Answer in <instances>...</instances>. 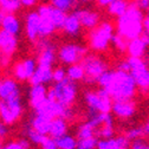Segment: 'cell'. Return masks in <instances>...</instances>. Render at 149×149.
<instances>
[{"instance_id": "obj_15", "label": "cell", "mask_w": 149, "mask_h": 149, "mask_svg": "<svg viewBox=\"0 0 149 149\" xmlns=\"http://www.w3.org/2000/svg\"><path fill=\"white\" fill-rule=\"evenodd\" d=\"M147 44L142 39V37H137L135 39L129 40L127 52L129 54V57H137V58H143V56L147 52Z\"/></svg>"}, {"instance_id": "obj_30", "label": "cell", "mask_w": 149, "mask_h": 149, "mask_svg": "<svg viewBox=\"0 0 149 149\" xmlns=\"http://www.w3.org/2000/svg\"><path fill=\"white\" fill-rule=\"evenodd\" d=\"M20 1H22V5H23V6L31 7V6H33V5L36 4L37 0H20Z\"/></svg>"}, {"instance_id": "obj_35", "label": "cell", "mask_w": 149, "mask_h": 149, "mask_svg": "<svg viewBox=\"0 0 149 149\" xmlns=\"http://www.w3.org/2000/svg\"><path fill=\"white\" fill-rule=\"evenodd\" d=\"M147 149H149V144H148V147H147Z\"/></svg>"}, {"instance_id": "obj_22", "label": "cell", "mask_w": 149, "mask_h": 149, "mask_svg": "<svg viewBox=\"0 0 149 149\" xmlns=\"http://www.w3.org/2000/svg\"><path fill=\"white\" fill-rule=\"evenodd\" d=\"M20 5V0H0V10H3L5 13H12L17 11Z\"/></svg>"}, {"instance_id": "obj_16", "label": "cell", "mask_w": 149, "mask_h": 149, "mask_svg": "<svg viewBox=\"0 0 149 149\" xmlns=\"http://www.w3.org/2000/svg\"><path fill=\"white\" fill-rule=\"evenodd\" d=\"M66 129H68V125L65 123V118L63 116H57V117L52 118L50 132H49L47 135L56 140L58 137H62V136L66 135Z\"/></svg>"}, {"instance_id": "obj_18", "label": "cell", "mask_w": 149, "mask_h": 149, "mask_svg": "<svg viewBox=\"0 0 149 149\" xmlns=\"http://www.w3.org/2000/svg\"><path fill=\"white\" fill-rule=\"evenodd\" d=\"M1 27H3V30H5L6 32H8L13 36H17L20 31L19 20H18L12 13H7L4 17L3 23H1Z\"/></svg>"}, {"instance_id": "obj_20", "label": "cell", "mask_w": 149, "mask_h": 149, "mask_svg": "<svg viewBox=\"0 0 149 149\" xmlns=\"http://www.w3.org/2000/svg\"><path fill=\"white\" fill-rule=\"evenodd\" d=\"M56 143H57L58 149H76L77 147V141L71 135H64L62 137L56 139Z\"/></svg>"}, {"instance_id": "obj_28", "label": "cell", "mask_w": 149, "mask_h": 149, "mask_svg": "<svg viewBox=\"0 0 149 149\" xmlns=\"http://www.w3.org/2000/svg\"><path fill=\"white\" fill-rule=\"evenodd\" d=\"M3 149H25V147L20 142H10L3 147Z\"/></svg>"}, {"instance_id": "obj_9", "label": "cell", "mask_w": 149, "mask_h": 149, "mask_svg": "<svg viewBox=\"0 0 149 149\" xmlns=\"http://www.w3.org/2000/svg\"><path fill=\"white\" fill-rule=\"evenodd\" d=\"M76 13V15L78 17V19L82 24L83 27L85 29H89V30H92L97 27L100 24H101V17H100V13L98 12H95V11H91V10H74L73 11Z\"/></svg>"}, {"instance_id": "obj_25", "label": "cell", "mask_w": 149, "mask_h": 149, "mask_svg": "<svg viewBox=\"0 0 149 149\" xmlns=\"http://www.w3.org/2000/svg\"><path fill=\"white\" fill-rule=\"evenodd\" d=\"M129 141H134V140H137V139H141L143 137V128L142 127H134V128H130L128 132L125 133L124 135Z\"/></svg>"}, {"instance_id": "obj_19", "label": "cell", "mask_w": 149, "mask_h": 149, "mask_svg": "<svg viewBox=\"0 0 149 149\" xmlns=\"http://www.w3.org/2000/svg\"><path fill=\"white\" fill-rule=\"evenodd\" d=\"M79 0H51L52 6L58 8L65 13L72 11L74 7H77Z\"/></svg>"}, {"instance_id": "obj_6", "label": "cell", "mask_w": 149, "mask_h": 149, "mask_svg": "<svg viewBox=\"0 0 149 149\" xmlns=\"http://www.w3.org/2000/svg\"><path fill=\"white\" fill-rule=\"evenodd\" d=\"M129 73L134 77L137 89L148 92L149 91V65L143 58L128 57Z\"/></svg>"}, {"instance_id": "obj_8", "label": "cell", "mask_w": 149, "mask_h": 149, "mask_svg": "<svg viewBox=\"0 0 149 149\" xmlns=\"http://www.w3.org/2000/svg\"><path fill=\"white\" fill-rule=\"evenodd\" d=\"M111 113L122 120L132 118L136 114V103L133 100H114Z\"/></svg>"}, {"instance_id": "obj_14", "label": "cell", "mask_w": 149, "mask_h": 149, "mask_svg": "<svg viewBox=\"0 0 149 149\" xmlns=\"http://www.w3.org/2000/svg\"><path fill=\"white\" fill-rule=\"evenodd\" d=\"M81 27H82V24L78 19V17L76 15L74 12H71L66 15L64 25L62 29L64 30V32L66 34H69L71 37H76L81 32Z\"/></svg>"}, {"instance_id": "obj_11", "label": "cell", "mask_w": 149, "mask_h": 149, "mask_svg": "<svg viewBox=\"0 0 149 149\" xmlns=\"http://www.w3.org/2000/svg\"><path fill=\"white\" fill-rule=\"evenodd\" d=\"M40 31V15L38 12H31L26 18V33L29 39L36 42L39 39Z\"/></svg>"}, {"instance_id": "obj_34", "label": "cell", "mask_w": 149, "mask_h": 149, "mask_svg": "<svg viewBox=\"0 0 149 149\" xmlns=\"http://www.w3.org/2000/svg\"><path fill=\"white\" fill-rule=\"evenodd\" d=\"M0 149H3V139H0Z\"/></svg>"}, {"instance_id": "obj_32", "label": "cell", "mask_w": 149, "mask_h": 149, "mask_svg": "<svg viewBox=\"0 0 149 149\" xmlns=\"http://www.w3.org/2000/svg\"><path fill=\"white\" fill-rule=\"evenodd\" d=\"M141 37H142V39L144 40V43L147 44V46L149 47V33H147V32L143 31V33L141 34Z\"/></svg>"}, {"instance_id": "obj_4", "label": "cell", "mask_w": 149, "mask_h": 149, "mask_svg": "<svg viewBox=\"0 0 149 149\" xmlns=\"http://www.w3.org/2000/svg\"><path fill=\"white\" fill-rule=\"evenodd\" d=\"M84 100L88 107V116H92L101 113H111V105H113V98L108 92L100 88L95 91H86L84 95Z\"/></svg>"}, {"instance_id": "obj_10", "label": "cell", "mask_w": 149, "mask_h": 149, "mask_svg": "<svg viewBox=\"0 0 149 149\" xmlns=\"http://www.w3.org/2000/svg\"><path fill=\"white\" fill-rule=\"evenodd\" d=\"M39 13V15H45L47 18H50L51 22L54 24V26L57 29H62L65 22V18H66V13L56 8L54 6H42L39 7V10L37 11Z\"/></svg>"}, {"instance_id": "obj_26", "label": "cell", "mask_w": 149, "mask_h": 149, "mask_svg": "<svg viewBox=\"0 0 149 149\" xmlns=\"http://www.w3.org/2000/svg\"><path fill=\"white\" fill-rule=\"evenodd\" d=\"M147 147H148V144L143 140V137L130 141V144H129V149H147Z\"/></svg>"}, {"instance_id": "obj_31", "label": "cell", "mask_w": 149, "mask_h": 149, "mask_svg": "<svg viewBox=\"0 0 149 149\" xmlns=\"http://www.w3.org/2000/svg\"><path fill=\"white\" fill-rule=\"evenodd\" d=\"M142 128H143V135H144V136H149V118H148L147 122L142 125Z\"/></svg>"}, {"instance_id": "obj_17", "label": "cell", "mask_w": 149, "mask_h": 149, "mask_svg": "<svg viewBox=\"0 0 149 149\" xmlns=\"http://www.w3.org/2000/svg\"><path fill=\"white\" fill-rule=\"evenodd\" d=\"M129 5H130L129 0H114V1L107 7V11L111 17L120 18L121 15H123L127 12Z\"/></svg>"}, {"instance_id": "obj_12", "label": "cell", "mask_w": 149, "mask_h": 149, "mask_svg": "<svg viewBox=\"0 0 149 149\" xmlns=\"http://www.w3.org/2000/svg\"><path fill=\"white\" fill-rule=\"evenodd\" d=\"M17 47L15 36L6 32L5 30L0 31V52L4 57H10Z\"/></svg>"}, {"instance_id": "obj_3", "label": "cell", "mask_w": 149, "mask_h": 149, "mask_svg": "<svg viewBox=\"0 0 149 149\" xmlns=\"http://www.w3.org/2000/svg\"><path fill=\"white\" fill-rule=\"evenodd\" d=\"M116 33V30L114 25L109 22H103L101 23L97 27L92 29L89 34V44L90 47L97 51V52H103L105 51L110 43H113V38Z\"/></svg>"}, {"instance_id": "obj_29", "label": "cell", "mask_w": 149, "mask_h": 149, "mask_svg": "<svg viewBox=\"0 0 149 149\" xmlns=\"http://www.w3.org/2000/svg\"><path fill=\"white\" fill-rule=\"evenodd\" d=\"M143 31L149 33V12L144 15V19H143Z\"/></svg>"}, {"instance_id": "obj_5", "label": "cell", "mask_w": 149, "mask_h": 149, "mask_svg": "<svg viewBox=\"0 0 149 149\" xmlns=\"http://www.w3.org/2000/svg\"><path fill=\"white\" fill-rule=\"evenodd\" d=\"M79 64L83 66V70H84L83 81H85L89 84L97 83L100 77L107 70H109L108 63L103 58H101L100 56H96V54L86 53V56L82 59Z\"/></svg>"}, {"instance_id": "obj_7", "label": "cell", "mask_w": 149, "mask_h": 149, "mask_svg": "<svg viewBox=\"0 0 149 149\" xmlns=\"http://www.w3.org/2000/svg\"><path fill=\"white\" fill-rule=\"evenodd\" d=\"M88 49L77 44H66L59 49L58 57L61 62L65 64H79L82 59L86 56Z\"/></svg>"}, {"instance_id": "obj_13", "label": "cell", "mask_w": 149, "mask_h": 149, "mask_svg": "<svg viewBox=\"0 0 149 149\" xmlns=\"http://www.w3.org/2000/svg\"><path fill=\"white\" fill-rule=\"evenodd\" d=\"M130 141L124 136L111 137L108 140H100L97 149H129Z\"/></svg>"}, {"instance_id": "obj_27", "label": "cell", "mask_w": 149, "mask_h": 149, "mask_svg": "<svg viewBox=\"0 0 149 149\" xmlns=\"http://www.w3.org/2000/svg\"><path fill=\"white\" fill-rule=\"evenodd\" d=\"M135 3L143 12H149V0H135Z\"/></svg>"}, {"instance_id": "obj_24", "label": "cell", "mask_w": 149, "mask_h": 149, "mask_svg": "<svg viewBox=\"0 0 149 149\" xmlns=\"http://www.w3.org/2000/svg\"><path fill=\"white\" fill-rule=\"evenodd\" d=\"M113 44L115 45V47H116L118 51L124 52V51H127V49H128L129 40L125 38V37H123V36H121L120 33L116 32L115 36H114V38H113Z\"/></svg>"}, {"instance_id": "obj_33", "label": "cell", "mask_w": 149, "mask_h": 149, "mask_svg": "<svg viewBox=\"0 0 149 149\" xmlns=\"http://www.w3.org/2000/svg\"><path fill=\"white\" fill-rule=\"evenodd\" d=\"M84 3H90V1H97V0H83Z\"/></svg>"}, {"instance_id": "obj_2", "label": "cell", "mask_w": 149, "mask_h": 149, "mask_svg": "<svg viewBox=\"0 0 149 149\" xmlns=\"http://www.w3.org/2000/svg\"><path fill=\"white\" fill-rule=\"evenodd\" d=\"M144 12L136 5L135 1H130L127 12L117 18L116 32L125 37L128 40L141 37L143 33V19Z\"/></svg>"}, {"instance_id": "obj_21", "label": "cell", "mask_w": 149, "mask_h": 149, "mask_svg": "<svg viewBox=\"0 0 149 149\" xmlns=\"http://www.w3.org/2000/svg\"><path fill=\"white\" fill-rule=\"evenodd\" d=\"M68 77L72 81H81V79H84V70H83V66L81 64H73V65H70L68 68Z\"/></svg>"}, {"instance_id": "obj_1", "label": "cell", "mask_w": 149, "mask_h": 149, "mask_svg": "<svg viewBox=\"0 0 149 149\" xmlns=\"http://www.w3.org/2000/svg\"><path fill=\"white\" fill-rule=\"evenodd\" d=\"M97 84L114 100H133L137 85L134 77L127 71L107 70L100 77Z\"/></svg>"}, {"instance_id": "obj_36", "label": "cell", "mask_w": 149, "mask_h": 149, "mask_svg": "<svg viewBox=\"0 0 149 149\" xmlns=\"http://www.w3.org/2000/svg\"><path fill=\"white\" fill-rule=\"evenodd\" d=\"M148 94H149V91H148Z\"/></svg>"}, {"instance_id": "obj_23", "label": "cell", "mask_w": 149, "mask_h": 149, "mask_svg": "<svg viewBox=\"0 0 149 149\" xmlns=\"http://www.w3.org/2000/svg\"><path fill=\"white\" fill-rule=\"evenodd\" d=\"M98 141L100 140L97 137H90V139H84V140H77V147H76V149H97Z\"/></svg>"}]
</instances>
